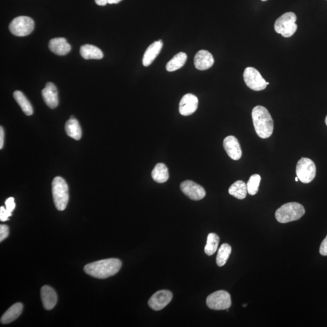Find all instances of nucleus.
Wrapping results in <instances>:
<instances>
[{
	"label": "nucleus",
	"instance_id": "5",
	"mask_svg": "<svg viewBox=\"0 0 327 327\" xmlns=\"http://www.w3.org/2000/svg\"><path fill=\"white\" fill-rule=\"evenodd\" d=\"M296 16L294 12H286L278 18L274 24V30L284 37L294 36L298 30Z\"/></svg>",
	"mask_w": 327,
	"mask_h": 327
},
{
	"label": "nucleus",
	"instance_id": "35",
	"mask_svg": "<svg viewBox=\"0 0 327 327\" xmlns=\"http://www.w3.org/2000/svg\"><path fill=\"white\" fill-rule=\"evenodd\" d=\"M122 0H109L108 4H118Z\"/></svg>",
	"mask_w": 327,
	"mask_h": 327
},
{
	"label": "nucleus",
	"instance_id": "29",
	"mask_svg": "<svg viewBox=\"0 0 327 327\" xmlns=\"http://www.w3.org/2000/svg\"><path fill=\"white\" fill-rule=\"evenodd\" d=\"M10 216H12V213L8 212L4 206H1L0 208V220L1 222H6L8 220V217Z\"/></svg>",
	"mask_w": 327,
	"mask_h": 327
},
{
	"label": "nucleus",
	"instance_id": "8",
	"mask_svg": "<svg viewBox=\"0 0 327 327\" xmlns=\"http://www.w3.org/2000/svg\"><path fill=\"white\" fill-rule=\"evenodd\" d=\"M206 304L209 308L214 310H228L232 306L231 296L224 290L215 292L206 298Z\"/></svg>",
	"mask_w": 327,
	"mask_h": 327
},
{
	"label": "nucleus",
	"instance_id": "25",
	"mask_svg": "<svg viewBox=\"0 0 327 327\" xmlns=\"http://www.w3.org/2000/svg\"><path fill=\"white\" fill-rule=\"evenodd\" d=\"M188 56L186 53L180 52L174 56V58L166 66V70L168 72H174L182 68L187 61Z\"/></svg>",
	"mask_w": 327,
	"mask_h": 327
},
{
	"label": "nucleus",
	"instance_id": "26",
	"mask_svg": "<svg viewBox=\"0 0 327 327\" xmlns=\"http://www.w3.org/2000/svg\"><path fill=\"white\" fill-rule=\"evenodd\" d=\"M220 242V237L216 234H208L204 251L208 256H212L216 252Z\"/></svg>",
	"mask_w": 327,
	"mask_h": 327
},
{
	"label": "nucleus",
	"instance_id": "24",
	"mask_svg": "<svg viewBox=\"0 0 327 327\" xmlns=\"http://www.w3.org/2000/svg\"><path fill=\"white\" fill-rule=\"evenodd\" d=\"M14 97L20 108H22V110L26 116H30L33 114L32 106L22 92L19 90L14 92Z\"/></svg>",
	"mask_w": 327,
	"mask_h": 327
},
{
	"label": "nucleus",
	"instance_id": "39",
	"mask_svg": "<svg viewBox=\"0 0 327 327\" xmlns=\"http://www.w3.org/2000/svg\"><path fill=\"white\" fill-rule=\"evenodd\" d=\"M261 1H262V2H266V1H268V0H261Z\"/></svg>",
	"mask_w": 327,
	"mask_h": 327
},
{
	"label": "nucleus",
	"instance_id": "9",
	"mask_svg": "<svg viewBox=\"0 0 327 327\" xmlns=\"http://www.w3.org/2000/svg\"><path fill=\"white\" fill-rule=\"evenodd\" d=\"M244 80L246 86L254 91L264 90L266 88V82L264 79L260 72L252 67L246 68L244 72Z\"/></svg>",
	"mask_w": 327,
	"mask_h": 327
},
{
	"label": "nucleus",
	"instance_id": "18",
	"mask_svg": "<svg viewBox=\"0 0 327 327\" xmlns=\"http://www.w3.org/2000/svg\"><path fill=\"white\" fill-rule=\"evenodd\" d=\"M163 46V42L162 40L152 43L146 50L143 56L142 64L146 67L150 66L157 56H158Z\"/></svg>",
	"mask_w": 327,
	"mask_h": 327
},
{
	"label": "nucleus",
	"instance_id": "40",
	"mask_svg": "<svg viewBox=\"0 0 327 327\" xmlns=\"http://www.w3.org/2000/svg\"><path fill=\"white\" fill-rule=\"evenodd\" d=\"M268 84H269V82H266V85H268Z\"/></svg>",
	"mask_w": 327,
	"mask_h": 327
},
{
	"label": "nucleus",
	"instance_id": "23",
	"mask_svg": "<svg viewBox=\"0 0 327 327\" xmlns=\"http://www.w3.org/2000/svg\"><path fill=\"white\" fill-rule=\"evenodd\" d=\"M229 194L238 200H244L248 193L246 184L242 180H237L230 186Z\"/></svg>",
	"mask_w": 327,
	"mask_h": 327
},
{
	"label": "nucleus",
	"instance_id": "12",
	"mask_svg": "<svg viewBox=\"0 0 327 327\" xmlns=\"http://www.w3.org/2000/svg\"><path fill=\"white\" fill-rule=\"evenodd\" d=\"M198 106V99L192 94H185L180 100L179 110L183 116H189L196 112Z\"/></svg>",
	"mask_w": 327,
	"mask_h": 327
},
{
	"label": "nucleus",
	"instance_id": "34",
	"mask_svg": "<svg viewBox=\"0 0 327 327\" xmlns=\"http://www.w3.org/2000/svg\"><path fill=\"white\" fill-rule=\"evenodd\" d=\"M96 4L99 6H106L108 4L109 0H94Z\"/></svg>",
	"mask_w": 327,
	"mask_h": 327
},
{
	"label": "nucleus",
	"instance_id": "17",
	"mask_svg": "<svg viewBox=\"0 0 327 327\" xmlns=\"http://www.w3.org/2000/svg\"><path fill=\"white\" fill-rule=\"evenodd\" d=\"M48 48L52 52L59 56H66L71 50L70 45L64 38L52 39L48 44Z\"/></svg>",
	"mask_w": 327,
	"mask_h": 327
},
{
	"label": "nucleus",
	"instance_id": "32",
	"mask_svg": "<svg viewBox=\"0 0 327 327\" xmlns=\"http://www.w3.org/2000/svg\"><path fill=\"white\" fill-rule=\"evenodd\" d=\"M320 252L322 256H327V235L325 239L321 243L320 246Z\"/></svg>",
	"mask_w": 327,
	"mask_h": 327
},
{
	"label": "nucleus",
	"instance_id": "15",
	"mask_svg": "<svg viewBox=\"0 0 327 327\" xmlns=\"http://www.w3.org/2000/svg\"><path fill=\"white\" fill-rule=\"evenodd\" d=\"M43 100L48 108H54L58 105V91L52 82H48L42 90Z\"/></svg>",
	"mask_w": 327,
	"mask_h": 327
},
{
	"label": "nucleus",
	"instance_id": "28",
	"mask_svg": "<svg viewBox=\"0 0 327 327\" xmlns=\"http://www.w3.org/2000/svg\"><path fill=\"white\" fill-rule=\"evenodd\" d=\"M261 177L260 174H254L250 178L246 188H248V194L250 195H254L258 193L259 190V187Z\"/></svg>",
	"mask_w": 327,
	"mask_h": 327
},
{
	"label": "nucleus",
	"instance_id": "27",
	"mask_svg": "<svg viewBox=\"0 0 327 327\" xmlns=\"http://www.w3.org/2000/svg\"><path fill=\"white\" fill-rule=\"evenodd\" d=\"M232 253V248L228 244H223L218 250L216 264L219 266H224Z\"/></svg>",
	"mask_w": 327,
	"mask_h": 327
},
{
	"label": "nucleus",
	"instance_id": "13",
	"mask_svg": "<svg viewBox=\"0 0 327 327\" xmlns=\"http://www.w3.org/2000/svg\"><path fill=\"white\" fill-rule=\"evenodd\" d=\"M224 148L231 159L237 160L242 157V152L239 140L234 136L226 137L223 142Z\"/></svg>",
	"mask_w": 327,
	"mask_h": 327
},
{
	"label": "nucleus",
	"instance_id": "6",
	"mask_svg": "<svg viewBox=\"0 0 327 327\" xmlns=\"http://www.w3.org/2000/svg\"><path fill=\"white\" fill-rule=\"evenodd\" d=\"M35 24L34 20L28 16H20L11 22L10 30L13 35L17 36H25L32 32Z\"/></svg>",
	"mask_w": 327,
	"mask_h": 327
},
{
	"label": "nucleus",
	"instance_id": "37",
	"mask_svg": "<svg viewBox=\"0 0 327 327\" xmlns=\"http://www.w3.org/2000/svg\"><path fill=\"white\" fill-rule=\"evenodd\" d=\"M326 124L327 126V116L326 118Z\"/></svg>",
	"mask_w": 327,
	"mask_h": 327
},
{
	"label": "nucleus",
	"instance_id": "11",
	"mask_svg": "<svg viewBox=\"0 0 327 327\" xmlns=\"http://www.w3.org/2000/svg\"><path fill=\"white\" fill-rule=\"evenodd\" d=\"M173 298L172 292L166 290H160L154 294L149 300V306L154 310L160 311L166 308L171 302Z\"/></svg>",
	"mask_w": 327,
	"mask_h": 327
},
{
	"label": "nucleus",
	"instance_id": "1",
	"mask_svg": "<svg viewBox=\"0 0 327 327\" xmlns=\"http://www.w3.org/2000/svg\"><path fill=\"white\" fill-rule=\"evenodd\" d=\"M122 266L121 260L116 258H110L88 264L84 266V270L94 278L106 279L118 272Z\"/></svg>",
	"mask_w": 327,
	"mask_h": 327
},
{
	"label": "nucleus",
	"instance_id": "7",
	"mask_svg": "<svg viewBox=\"0 0 327 327\" xmlns=\"http://www.w3.org/2000/svg\"><path fill=\"white\" fill-rule=\"evenodd\" d=\"M296 176L302 183L308 184L314 180L316 174L315 164L308 158H302L298 162Z\"/></svg>",
	"mask_w": 327,
	"mask_h": 327
},
{
	"label": "nucleus",
	"instance_id": "22",
	"mask_svg": "<svg viewBox=\"0 0 327 327\" xmlns=\"http://www.w3.org/2000/svg\"><path fill=\"white\" fill-rule=\"evenodd\" d=\"M152 177L158 183H164L168 180L169 174L167 166L164 164L158 163L152 172Z\"/></svg>",
	"mask_w": 327,
	"mask_h": 327
},
{
	"label": "nucleus",
	"instance_id": "3",
	"mask_svg": "<svg viewBox=\"0 0 327 327\" xmlns=\"http://www.w3.org/2000/svg\"><path fill=\"white\" fill-rule=\"evenodd\" d=\"M305 213V208L300 204L288 202L278 209L275 217L278 222L285 224L299 220Z\"/></svg>",
	"mask_w": 327,
	"mask_h": 327
},
{
	"label": "nucleus",
	"instance_id": "19",
	"mask_svg": "<svg viewBox=\"0 0 327 327\" xmlns=\"http://www.w3.org/2000/svg\"><path fill=\"white\" fill-rule=\"evenodd\" d=\"M24 306L21 303H16L6 312L1 318V323L7 324L13 322L22 314Z\"/></svg>",
	"mask_w": 327,
	"mask_h": 327
},
{
	"label": "nucleus",
	"instance_id": "20",
	"mask_svg": "<svg viewBox=\"0 0 327 327\" xmlns=\"http://www.w3.org/2000/svg\"><path fill=\"white\" fill-rule=\"evenodd\" d=\"M80 54L85 60H101L104 56L102 52L94 46L86 44L80 48Z\"/></svg>",
	"mask_w": 327,
	"mask_h": 327
},
{
	"label": "nucleus",
	"instance_id": "14",
	"mask_svg": "<svg viewBox=\"0 0 327 327\" xmlns=\"http://www.w3.org/2000/svg\"><path fill=\"white\" fill-rule=\"evenodd\" d=\"M213 56L208 50H202L196 54L194 58L195 68L200 70L210 68L214 64Z\"/></svg>",
	"mask_w": 327,
	"mask_h": 327
},
{
	"label": "nucleus",
	"instance_id": "16",
	"mask_svg": "<svg viewBox=\"0 0 327 327\" xmlns=\"http://www.w3.org/2000/svg\"><path fill=\"white\" fill-rule=\"evenodd\" d=\"M41 298L43 306L47 310H50L56 306L57 295L52 288L48 286H43L41 289Z\"/></svg>",
	"mask_w": 327,
	"mask_h": 327
},
{
	"label": "nucleus",
	"instance_id": "38",
	"mask_svg": "<svg viewBox=\"0 0 327 327\" xmlns=\"http://www.w3.org/2000/svg\"><path fill=\"white\" fill-rule=\"evenodd\" d=\"M246 306H248V305H246V304H244L243 306H244V308H246Z\"/></svg>",
	"mask_w": 327,
	"mask_h": 327
},
{
	"label": "nucleus",
	"instance_id": "10",
	"mask_svg": "<svg viewBox=\"0 0 327 327\" xmlns=\"http://www.w3.org/2000/svg\"><path fill=\"white\" fill-rule=\"evenodd\" d=\"M180 190L192 200H200L205 197L206 193L202 186L192 180H185L180 184Z\"/></svg>",
	"mask_w": 327,
	"mask_h": 327
},
{
	"label": "nucleus",
	"instance_id": "36",
	"mask_svg": "<svg viewBox=\"0 0 327 327\" xmlns=\"http://www.w3.org/2000/svg\"><path fill=\"white\" fill-rule=\"evenodd\" d=\"M298 180H299V178H298V176L296 177V178H295V180H296V182H298Z\"/></svg>",
	"mask_w": 327,
	"mask_h": 327
},
{
	"label": "nucleus",
	"instance_id": "31",
	"mask_svg": "<svg viewBox=\"0 0 327 327\" xmlns=\"http://www.w3.org/2000/svg\"><path fill=\"white\" fill-rule=\"evenodd\" d=\"M5 204L6 208L8 212H10V213H12V212L14 211V209H15L16 206L15 200H14V198L10 197V198H8L6 200Z\"/></svg>",
	"mask_w": 327,
	"mask_h": 327
},
{
	"label": "nucleus",
	"instance_id": "2",
	"mask_svg": "<svg viewBox=\"0 0 327 327\" xmlns=\"http://www.w3.org/2000/svg\"><path fill=\"white\" fill-rule=\"evenodd\" d=\"M255 131L260 138L266 139L272 136L274 122L270 114L266 108L257 106L252 112Z\"/></svg>",
	"mask_w": 327,
	"mask_h": 327
},
{
	"label": "nucleus",
	"instance_id": "30",
	"mask_svg": "<svg viewBox=\"0 0 327 327\" xmlns=\"http://www.w3.org/2000/svg\"><path fill=\"white\" fill-rule=\"evenodd\" d=\"M10 234L8 226L6 225L0 226V242H2L6 238H7Z\"/></svg>",
	"mask_w": 327,
	"mask_h": 327
},
{
	"label": "nucleus",
	"instance_id": "21",
	"mask_svg": "<svg viewBox=\"0 0 327 327\" xmlns=\"http://www.w3.org/2000/svg\"><path fill=\"white\" fill-rule=\"evenodd\" d=\"M66 132L68 136L76 140L81 139L82 136V128L79 122L74 116H72L70 120L66 123Z\"/></svg>",
	"mask_w": 327,
	"mask_h": 327
},
{
	"label": "nucleus",
	"instance_id": "33",
	"mask_svg": "<svg viewBox=\"0 0 327 327\" xmlns=\"http://www.w3.org/2000/svg\"><path fill=\"white\" fill-rule=\"evenodd\" d=\"M4 130L2 127L0 128V148L4 147Z\"/></svg>",
	"mask_w": 327,
	"mask_h": 327
},
{
	"label": "nucleus",
	"instance_id": "4",
	"mask_svg": "<svg viewBox=\"0 0 327 327\" xmlns=\"http://www.w3.org/2000/svg\"><path fill=\"white\" fill-rule=\"evenodd\" d=\"M52 195L56 208L60 211L65 210L70 199V194L67 183L62 178L57 176L54 179Z\"/></svg>",
	"mask_w": 327,
	"mask_h": 327
}]
</instances>
